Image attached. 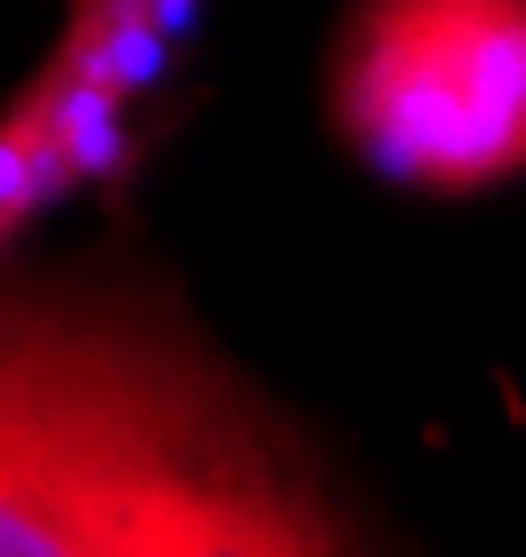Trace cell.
<instances>
[{
	"mask_svg": "<svg viewBox=\"0 0 526 557\" xmlns=\"http://www.w3.org/2000/svg\"><path fill=\"white\" fill-rule=\"evenodd\" d=\"M0 557H346V534L166 346L0 314Z\"/></svg>",
	"mask_w": 526,
	"mask_h": 557,
	"instance_id": "obj_1",
	"label": "cell"
},
{
	"mask_svg": "<svg viewBox=\"0 0 526 557\" xmlns=\"http://www.w3.org/2000/svg\"><path fill=\"white\" fill-rule=\"evenodd\" d=\"M338 126L408 181L518 165L526 0H369L338 48Z\"/></svg>",
	"mask_w": 526,
	"mask_h": 557,
	"instance_id": "obj_2",
	"label": "cell"
}]
</instances>
